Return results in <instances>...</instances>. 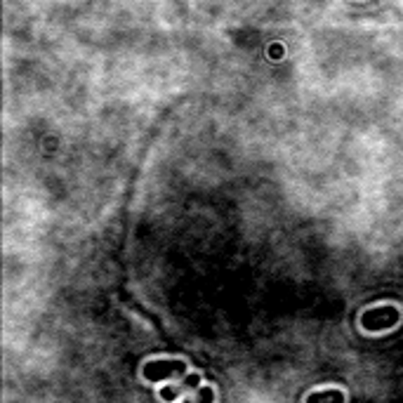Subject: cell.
<instances>
[{
	"label": "cell",
	"mask_w": 403,
	"mask_h": 403,
	"mask_svg": "<svg viewBox=\"0 0 403 403\" xmlns=\"http://www.w3.org/2000/svg\"><path fill=\"white\" fill-rule=\"evenodd\" d=\"M401 314L397 307H377V309H368L361 314V326L363 331H370V333H380V331H390L399 324Z\"/></svg>",
	"instance_id": "1"
},
{
	"label": "cell",
	"mask_w": 403,
	"mask_h": 403,
	"mask_svg": "<svg viewBox=\"0 0 403 403\" xmlns=\"http://www.w3.org/2000/svg\"><path fill=\"white\" fill-rule=\"evenodd\" d=\"M199 382H201V375H196V372H192V375L184 377V380H182V382L170 385V387H165V390H160V399H163V401H175L177 397H182V394L194 392L196 387H199Z\"/></svg>",
	"instance_id": "3"
},
{
	"label": "cell",
	"mask_w": 403,
	"mask_h": 403,
	"mask_svg": "<svg viewBox=\"0 0 403 403\" xmlns=\"http://www.w3.org/2000/svg\"><path fill=\"white\" fill-rule=\"evenodd\" d=\"M307 403H344V392H340V390L314 392L307 397Z\"/></svg>",
	"instance_id": "4"
},
{
	"label": "cell",
	"mask_w": 403,
	"mask_h": 403,
	"mask_svg": "<svg viewBox=\"0 0 403 403\" xmlns=\"http://www.w3.org/2000/svg\"><path fill=\"white\" fill-rule=\"evenodd\" d=\"M212 401H215V392H212V387H201V390L194 392L184 403H212Z\"/></svg>",
	"instance_id": "5"
},
{
	"label": "cell",
	"mask_w": 403,
	"mask_h": 403,
	"mask_svg": "<svg viewBox=\"0 0 403 403\" xmlns=\"http://www.w3.org/2000/svg\"><path fill=\"white\" fill-rule=\"evenodd\" d=\"M189 370V365L184 361H167V358H160V361H149L144 365V377L149 382H158V380H170L175 375H184Z\"/></svg>",
	"instance_id": "2"
}]
</instances>
